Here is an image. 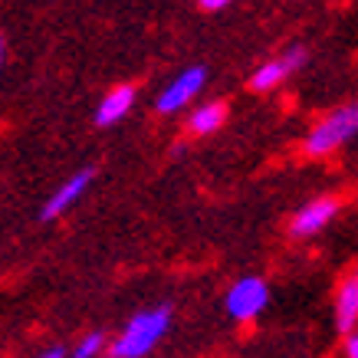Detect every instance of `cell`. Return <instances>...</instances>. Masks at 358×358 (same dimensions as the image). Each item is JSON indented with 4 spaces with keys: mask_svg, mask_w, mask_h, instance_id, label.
Returning a JSON list of instances; mask_svg holds the SVG:
<instances>
[{
    "mask_svg": "<svg viewBox=\"0 0 358 358\" xmlns=\"http://www.w3.org/2000/svg\"><path fill=\"white\" fill-rule=\"evenodd\" d=\"M171 329V306H155V309H141L129 319V326L122 329V336L112 342V358H145L164 332Z\"/></svg>",
    "mask_w": 358,
    "mask_h": 358,
    "instance_id": "obj_1",
    "label": "cell"
},
{
    "mask_svg": "<svg viewBox=\"0 0 358 358\" xmlns=\"http://www.w3.org/2000/svg\"><path fill=\"white\" fill-rule=\"evenodd\" d=\"M355 129H358L355 106H342V109L329 112L326 119L309 131V138H306V155H309V158H322V155L336 152L338 145H345V141L355 135Z\"/></svg>",
    "mask_w": 358,
    "mask_h": 358,
    "instance_id": "obj_2",
    "label": "cell"
},
{
    "mask_svg": "<svg viewBox=\"0 0 358 358\" xmlns=\"http://www.w3.org/2000/svg\"><path fill=\"white\" fill-rule=\"evenodd\" d=\"M266 299H270V289H266V282L260 276H243L230 286L227 293V313L230 319H237V322H250V319H257V315L266 309Z\"/></svg>",
    "mask_w": 358,
    "mask_h": 358,
    "instance_id": "obj_3",
    "label": "cell"
},
{
    "mask_svg": "<svg viewBox=\"0 0 358 358\" xmlns=\"http://www.w3.org/2000/svg\"><path fill=\"white\" fill-rule=\"evenodd\" d=\"M306 59H309V53H306L303 46H289L282 56L257 66V73L250 76V89H253V92H270V89L280 86L289 73H299V69L306 66Z\"/></svg>",
    "mask_w": 358,
    "mask_h": 358,
    "instance_id": "obj_4",
    "label": "cell"
},
{
    "mask_svg": "<svg viewBox=\"0 0 358 358\" xmlns=\"http://www.w3.org/2000/svg\"><path fill=\"white\" fill-rule=\"evenodd\" d=\"M338 207H342V201L338 197H315V201H309V204L299 210L293 217V224H289V234L293 237H313V234H319V230H326V224H332L338 214Z\"/></svg>",
    "mask_w": 358,
    "mask_h": 358,
    "instance_id": "obj_5",
    "label": "cell"
},
{
    "mask_svg": "<svg viewBox=\"0 0 358 358\" xmlns=\"http://www.w3.org/2000/svg\"><path fill=\"white\" fill-rule=\"evenodd\" d=\"M204 83H207V69L204 66H191V69H185L181 76L174 79L171 86L162 92V99H158V112H178V109H185L187 102L204 89Z\"/></svg>",
    "mask_w": 358,
    "mask_h": 358,
    "instance_id": "obj_6",
    "label": "cell"
},
{
    "mask_svg": "<svg viewBox=\"0 0 358 358\" xmlns=\"http://www.w3.org/2000/svg\"><path fill=\"white\" fill-rule=\"evenodd\" d=\"M92 178H96V171H92V168H83V171H76L73 178H66L63 187H59V191H53V197H50V201L43 204V210H40V220H43V224H50V220L63 217L66 210H69V207H73L79 197H83V191L92 185Z\"/></svg>",
    "mask_w": 358,
    "mask_h": 358,
    "instance_id": "obj_7",
    "label": "cell"
},
{
    "mask_svg": "<svg viewBox=\"0 0 358 358\" xmlns=\"http://www.w3.org/2000/svg\"><path fill=\"white\" fill-rule=\"evenodd\" d=\"M135 106V86H115L106 92V99L99 102L96 109V125L99 129H109V125H115L119 119H125L129 115V109Z\"/></svg>",
    "mask_w": 358,
    "mask_h": 358,
    "instance_id": "obj_8",
    "label": "cell"
},
{
    "mask_svg": "<svg viewBox=\"0 0 358 358\" xmlns=\"http://www.w3.org/2000/svg\"><path fill=\"white\" fill-rule=\"evenodd\" d=\"M355 319H358V280L352 273V276L342 280L336 293V326L348 336V332H355Z\"/></svg>",
    "mask_w": 358,
    "mask_h": 358,
    "instance_id": "obj_9",
    "label": "cell"
},
{
    "mask_svg": "<svg viewBox=\"0 0 358 358\" xmlns=\"http://www.w3.org/2000/svg\"><path fill=\"white\" fill-rule=\"evenodd\" d=\"M224 119H227V106L224 102H207V106H201V109H194V115H191V131L194 135H210V131H217L220 125H224Z\"/></svg>",
    "mask_w": 358,
    "mask_h": 358,
    "instance_id": "obj_10",
    "label": "cell"
},
{
    "mask_svg": "<svg viewBox=\"0 0 358 358\" xmlns=\"http://www.w3.org/2000/svg\"><path fill=\"white\" fill-rule=\"evenodd\" d=\"M106 348V332H89L79 338V345L73 348V358H99V352Z\"/></svg>",
    "mask_w": 358,
    "mask_h": 358,
    "instance_id": "obj_11",
    "label": "cell"
},
{
    "mask_svg": "<svg viewBox=\"0 0 358 358\" xmlns=\"http://www.w3.org/2000/svg\"><path fill=\"white\" fill-rule=\"evenodd\" d=\"M345 358H358V336L355 332L345 336Z\"/></svg>",
    "mask_w": 358,
    "mask_h": 358,
    "instance_id": "obj_12",
    "label": "cell"
},
{
    "mask_svg": "<svg viewBox=\"0 0 358 358\" xmlns=\"http://www.w3.org/2000/svg\"><path fill=\"white\" fill-rule=\"evenodd\" d=\"M204 10H220V7H227V3H234V0H197Z\"/></svg>",
    "mask_w": 358,
    "mask_h": 358,
    "instance_id": "obj_13",
    "label": "cell"
},
{
    "mask_svg": "<svg viewBox=\"0 0 358 358\" xmlns=\"http://www.w3.org/2000/svg\"><path fill=\"white\" fill-rule=\"evenodd\" d=\"M36 358H66V348L63 345H53V348H46L43 355H36Z\"/></svg>",
    "mask_w": 358,
    "mask_h": 358,
    "instance_id": "obj_14",
    "label": "cell"
},
{
    "mask_svg": "<svg viewBox=\"0 0 358 358\" xmlns=\"http://www.w3.org/2000/svg\"><path fill=\"white\" fill-rule=\"evenodd\" d=\"M0 63H3V40H0Z\"/></svg>",
    "mask_w": 358,
    "mask_h": 358,
    "instance_id": "obj_15",
    "label": "cell"
}]
</instances>
